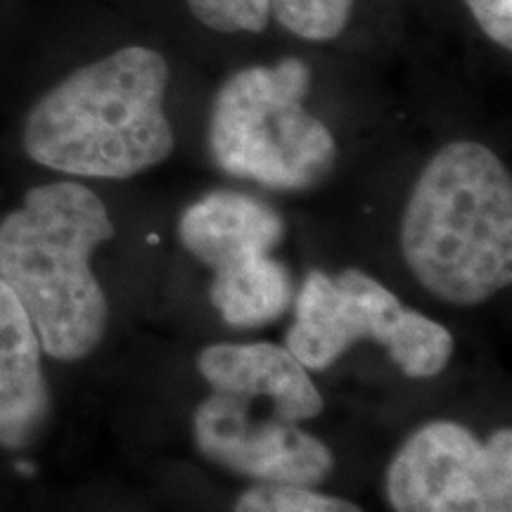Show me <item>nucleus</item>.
<instances>
[{
  "instance_id": "obj_1",
  "label": "nucleus",
  "mask_w": 512,
  "mask_h": 512,
  "mask_svg": "<svg viewBox=\"0 0 512 512\" xmlns=\"http://www.w3.org/2000/svg\"><path fill=\"white\" fill-rule=\"evenodd\" d=\"M169 64L143 46L76 69L43 95L24 124L36 164L72 176L131 178L162 164L176 145L164 98Z\"/></svg>"
},
{
  "instance_id": "obj_9",
  "label": "nucleus",
  "mask_w": 512,
  "mask_h": 512,
  "mask_svg": "<svg viewBox=\"0 0 512 512\" xmlns=\"http://www.w3.org/2000/svg\"><path fill=\"white\" fill-rule=\"evenodd\" d=\"M41 351L27 311L0 280V446L24 448L46 430L50 392Z\"/></svg>"
},
{
  "instance_id": "obj_10",
  "label": "nucleus",
  "mask_w": 512,
  "mask_h": 512,
  "mask_svg": "<svg viewBox=\"0 0 512 512\" xmlns=\"http://www.w3.org/2000/svg\"><path fill=\"white\" fill-rule=\"evenodd\" d=\"M280 214L266 202L233 190H216L190 204L178 221L183 247L216 268L266 256L283 240Z\"/></svg>"
},
{
  "instance_id": "obj_16",
  "label": "nucleus",
  "mask_w": 512,
  "mask_h": 512,
  "mask_svg": "<svg viewBox=\"0 0 512 512\" xmlns=\"http://www.w3.org/2000/svg\"><path fill=\"white\" fill-rule=\"evenodd\" d=\"M15 467L22 472V475H31V472H34V465H29V463H17Z\"/></svg>"
},
{
  "instance_id": "obj_7",
  "label": "nucleus",
  "mask_w": 512,
  "mask_h": 512,
  "mask_svg": "<svg viewBox=\"0 0 512 512\" xmlns=\"http://www.w3.org/2000/svg\"><path fill=\"white\" fill-rule=\"evenodd\" d=\"M195 446L211 463L261 484L318 486L335 470V456L318 437L290 420H256L249 401L214 392L192 418Z\"/></svg>"
},
{
  "instance_id": "obj_2",
  "label": "nucleus",
  "mask_w": 512,
  "mask_h": 512,
  "mask_svg": "<svg viewBox=\"0 0 512 512\" xmlns=\"http://www.w3.org/2000/svg\"><path fill=\"white\" fill-rule=\"evenodd\" d=\"M411 273L441 302L477 306L512 280V181L489 147L456 140L427 162L401 221Z\"/></svg>"
},
{
  "instance_id": "obj_12",
  "label": "nucleus",
  "mask_w": 512,
  "mask_h": 512,
  "mask_svg": "<svg viewBox=\"0 0 512 512\" xmlns=\"http://www.w3.org/2000/svg\"><path fill=\"white\" fill-rule=\"evenodd\" d=\"M356 0H271V15L294 36L332 41L347 27Z\"/></svg>"
},
{
  "instance_id": "obj_14",
  "label": "nucleus",
  "mask_w": 512,
  "mask_h": 512,
  "mask_svg": "<svg viewBox=\"0 0 512 512\" xmlns=\"http://www.w3.org/2000/svg\"><path fill=\"white\" fill-rule=\"evenodd\" d=\"M197 22L221 34H261L271 22V0H188Z\"/></svg>"
},
{
  "instance_id": "obj_8",
  "label": "nucleus",
  "mask_w": 512,
  "mask_h": 512,
  "mask_svg": "<svg viewBox=\"0 0 512 512\" xmlns=\"http://www.w3.org/2000/svg\"><path fill=\"white\" fill-rule=\"evenodd\" d=\"M197 370L214 392L252 401L268 399L280 420H311L323 413V396L309 370L287 347L271 342L211 344L197 356Z\"/></svg>"
},
{
  "instance_id": "obj_11",
  "label": "nucleus",
  "mask_w": 512,
  "mask_h": 512,
  "mask_svg": "<svg viewBox=\"0 0 512 512\" xmlns=\"http://www.w3.org/2000/svg\"><path fill=\"white\" fill-rule=\"evenodd\" d=\"M209 297L233 328H261L290 309L294 290L290 271L266 254L216 268Z\"/></svg>"
},
{
  "instance_id": "obj_3",
  "label": "nucleus",
  "mask_w": 512,
  "mask_h": 512,
  "mask_svg": "<svg viewBox=\"0 0 512 512\" xmlns=\"http://www.w3.org/2000/svg\"><path fill=\"white\" fill-rule=\"evenodd\" d=\"M112 238L107 207L74 181L29 190L0 223V280L27 311L41 349L57 361H81L105 337L107 297L91 256Z\"/></svg>"
},
{
  "instance_id": "obj_6",
  "label": "nucleus",
  "mask_w": 512,
  "mask_h": 512,
  "mask_svg": "<svg viewBox=\"0 0 512 512\" xmlns=\"http://www.w3.org/2000/svg\"><path fill=\"white\" fill-rule=\"evenodd\" d=\"M394 512H512V430L479 439L434 420L403 441L387 467Z\"/></svg>"
},
{
  "instance_id": "obj_15",
  "label": "nucleus",
  "mask_w": 512,
  "mask_h": 512,
  "mask_svg": "<svg viewBox=\"0 0 512 512\" xmlns=\"http://www.w3.org/2000/svg\"><path fill=\"white\" fill-rule=\"evenodd\" d=\"M479 29L496 46L512 48V0H463Z\"/></svg>"
},
{
  "instance_id": "obj_5",
  "label": "nucleus",
  "mask_w": 512,
  "mask_h": 512,
  "mask_svg": "<svg viewBox=\"0 0 512 512\" xmlns=\"http://www.w3.org/2000/svg\"><path fill=\"white\" fill-rule=\"evenodd\" d=\"M361 339L382 344L415 380L439 375L453 356V335L444 325L406 309L370 275L358 268L337 278L311 271L294 302L287 349L306 370H325Z\"/></svg>"
},
{
  "instance_id": "obj_4",
  "label": "nucleus",
  "mask_w": 512,
  "mask_h": 512,
  "mask_svg": "<svg viewBox=\"0 0 512 512\" xmlns=\"http://www.w3.org/2000/svg\"><path fill=\"white\" fill-rule=\"evenodd\" d=\"M311 69L299 57L247 67L216 93L209 150L230 176L275 190H306L325 181L337 145L330 128L304 107Z\"/></svg>"
},
{
  "instance_id": "obj_13",
  "label": "nucleus",
  "mask_w": 512,
  "mask_h": 512,
  "mask_svg": "<svg viewBox=\"0 0 512 512\" xmlns=\"http://www.w3.org/2000/svg\"><path fill=\"white\" fill-rule=\"evenodd\" d=\"M233 512H363L339 496L318 494L313 486L256 484L238 498Z\"/></svg>"
}]
</instances>
